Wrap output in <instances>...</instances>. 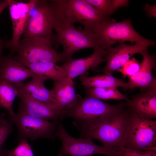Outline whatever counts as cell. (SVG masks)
<instances>
[{
	"label": "cell",
	"mask_w": 156,
	"mask_h": 156,
	"mask_svg": "<svg viewBox=\"0 0 156 156\" xmlns=\"http://www.w3.org/2000/svg\"><path fill=\"white\" fill-rule=\"evenodd\" d=\"M47 79L45 77L37 75L17 89L37 100L59 109L51 90L47 89L44 85V81Z\"/></svg>",
	"instance_id": "19"
},
{
	"label": "cell",
	"mask_w": 156,
	"mask_h": 156,
	"mask_svg": "<svg viewBox=\"0 0 156 156\" xmlns=\"http://www.w3.org/2000/svg\"><path fill=\"white\" fill-rule=\"evenodd\" d=\"M3 46V45L2 41L0 39V64L3 57L2 56V53Z\"/></svg>",
	"instance_id": "32"
},
{
	"label": "cell",
	"mask_w": 156,
	"mask_h": 156,
	"mask_svg": "<svg viewBox=\"0 0 156 156\" xmlns=\"http://www.w3.org/2000/svg\"><path fill=\"white\" fill-rule=\"evenodd\" d=\"M62 22L56 0H37L23 34V38H42L49 40L52 43L53 30L58 29Z\"/></svg>",
	"instance_id": "3"
},
{
	"label": "cell",
	"mask_w": 156,
	"mask_h": 156,
	"mask_svg": "<svg viewBox=\"0 0 156 156\" xmlns=\"http://www.w3.org/2000/svg\"><path fill=\"white\" fill-rule=\"evenodd\" d=\"M26 67L38 75L56 81L68 77L64 69L56 63L52 62L26 63L23 64Z\"/></svg>",
	"instance_id": "21"
},
{
	"label": "cell",
	"mask_w": 156,
	"mask_h": 156,
	"mask_svg": "<svg viewBox=\"0 0 156 156\" xmlns=\"http://www.w3.org/2000/svg\"><path fill=\"white\" fill-rule=\"evenodd\" d=\"M129 1L127 0H111L110 13L111 15L118 8L122 7H127Z\"/></svg>",
	"instance_id": "29"
},
{
	"label": "cell",
	"mask_w": 156,
	"mask_h": 156,
	"mask_svg": "<svg viewBox=\"0 0 156 156\" xmlns=\"http://www.w3.org/2000/svg\"><path fill=\"white\" fill-rule=\"evenodd\" d=\"M4 114L3 113H0V120L4 118Z\"/></svg>",
	"instance_id": "34"
},
{
	"label": "cell",
	"mask_w": 156,
	"mask_h": 156,
	"mask_svg": "<svg viewBox=\"0 0 156 156\" xmlns=\"http://www.w3.org/2000/svg\"><path fill=\"white\" fill-rule=\"evenodd\" d=\"M118 156H156V150L134 151L123 148L118 154Z\"/></svg>",
	"instance_id": "28"
},
{
	"label": "cell",
	"mask_w": 156,
	"mask_h": 156,
	"mask_svg": "<svg viewBox=\"0 0 156 156\" xmlns=\"http://www.w3.org/2000/svg\"><path fill=\"white\" fill-rule=\"evenodd\" d=\"M12 123L9 118L0 120V148L12 131Z\"/></svg>",
	"instance_id": "27"
},
{
	"label": "cell",
	"mask_w": 156,
	"mask_h": 156,
	"mask_svg": "<svg viewBox=\"0 0 156 156\" xmlns=\"http://www.w3.org/2000/svg\"><path fill=\"white\" fill-rule=\"evenodd\" d=\"M9 119L17 127L18 139L29 138L32 140L42 138L53 139L60 122H49L31 115L20 105L18 112L9 116Z\"/></svg>",
	"instance_id": "9"
},
{
	"label": "cell",
	"mask_w": 156,
	"mask_h": 156,
	"mask_svg": "<svg viewBox=\"0 0 156 156\" xmlns=\"http://www.w3.org/2000/svg\"><path fill=\"white\" fill-rule=\"evenodd\" d=\"M79 80L85 88H109L121 87L125 91L127 90V83L123 79L112 75H98L89 77L85 74L81 75Z\"/></svg>",
	"instance_id": "20"
},
{
	"label": "cell",
	"mask_w": 156,
	"mask_h": 156,
	"mask_svg": "<svg viewBox=\"0 0 156 156\" xmlns=\"http://www.w3.org/2000/svg\"><path fill=\"white\" fill-rule=\"evenodd\" d=\"M88 30L93 32L107 49L117 42L129 41L139 44H151L155 42L141 36L133 28L130 19L117 22L111 18L97 24Z\"/></svg>",
	"instance_id": "4"
},
{
	"label": "cell",
	"mask_w": 156,
	"mask_h": 156,
	"mask_svg": "<svg viewBox=\"0 0 156 156\" xmlns=\"http://www.w3.org/2000/svg\"><path fill=\"white\" fill-rule=\"evenodd\" d=\"M86 96L101 100L114 99L127 101L129 98L116 88H85Z\"/></svg>",
	"instance_id": "23"
},
{
	"label": "cell",
	"mask_w": 156,
	"mask_h": 156,
	"mask_svg": "<svg viewBox=\"0 0 156 156\" xmlns=\"http://www.w3.org/2000/svg\"><path fill=\"white\" fill-rule=\"evenodd\" d=\"M123 148L134 151L156 150V120L144 119L131 110Z\"/></svg>",
	"instance_id": "6"
},
{
	"label": "cell",
	"mask_w": 156,
	"mask_h": 156,
	"mask_svg": "<svg viewBox=\"0 0 156 156\" xmlns=\"http://www.w3.org/2000/svg\"><path fill=\"white\" fill-rule=\"evenodd\" d=\"M53 44H60L63 47L60 52L62 62L72 57L77 51L85 48L102 47L105 49L101 42L91 31L76 28L74 25H64L55 30Z\"/></svg>",
	"instance_id": "5"
},
{
	"label": "cell",
	"mask_w": 156,
	"mask_h": 156,
	"mask_svg": "<svg viewBox=\"0 0 156 156\" xmlns=\"http://www.w3.org/2000/svg\"><path fill=\"white\" fill-rule=\"evenodd\" d=\"M140 64L134 57L129 59L118 70L125 77L129 78L135 74L139 70Z\"/></svg>",
	"instance_id": "25"
},
{
	"label": "cell",
	"mask_w": 156,
	"mask_h": 156,
	"mask_svg": "<svg viewBox=\"0 0 156 156\" xmlns=\"http://www.w3.org/2000/svg\"><path fill=\"white\" fill-rule=\"evenodd\" d=\"M19 140L18 144L13 151L6 150L7 156H34L26 139L21 138Z\"/></svg>",
	"instance_id": "24"
},
{
	"label": "cell",
	"mask_w": 156,
	"mask_h": 156,
	"mask_svg": "<svg viewBox=\"0 0 156 156\" xmlns=\"http://www.w3.org/2000/svg\"><path fill=\"white\" fill-rule=\"evenodd\" d=\"M131 110L125 105L96 128L80 132V137L99 140L106 148L118 153L123 148L128 129Z\"/></svg>",
	"instance_id": "1"
},
{
	"label": "cell",
	"mask_w": 156,
	"mask_h": 156,
	"mask_svg": "<svg viewBox=\"0 0 156 156\" xmlns=\"http://www.w3.org/2000/svg\"><path fill=\"white\" fill-rule=\"evenodd\" d=\"M17 92V89L14 85L0 79V106L6 109L9 116L15 113L13 105Z\"/></svg>",
	"instance_id": "22"
},
{
	"label": "cell",
	"mask_w": 156,
	"mask_h": 156,
	"mask_svg": "<svg viewBox=\"0 0 156 156\" xmlns=\"http://www.w3.org/2000/svg\"><path fill=\"white\" fill-rule=\"evenodd\" d=\"M125 105L142 118L151 120L156 118V81L125 102Z\"/></svg>",
	"instance_id": "13"
},
{
	"label": "cell",
	"mask_w": 156,
	"mask_h": 156,
	"mask_svg": "<svg viewBox=\"0 0 156 156\" xmlns=\"http://www.w3.org/2000/svg\"><path fill=\"white\" fill-rule=\"evenodd\" d=\"M116 156H118V155H116Z\"/></svg>",
	"instance_id": "35"
},
{
	"label": "cell",
	"mask_w": 156,
	"mask_h": 156,
	"mask_svg": "<svg viewBox=\"0 0 156 156\" xmlns=\"http://www.w3.org/2000/svg\"><path fill=\"white\" fill-rule=\"evenodd\" d=\"M37 0H30L26 3L14 0H8L13 28L12 39L6 42L5 47L8 49L13 55L16 51L27 27L32 12Z\"/></svg>",
	"instance_id": "11"
},
{
	"label": "cell",
	"mask_w": 156,
	"mask_h": 156,
	"mask_svg": "<svg viewBox=\"0 0 156 156\" xmlns=\"http://www.w3.org/2000/svg\"><path fill=\"white\" fill-rule=\"evenodd\" d=\"M8 7V0H4L0 2V15L3 10Z\"/></svg>",
	"instance_id": "31"
},
{
	"label": "cell",
	"mask_w": 156,
	"mask_h": 156,
	"mask_svg": "<svg viewBox=\"0 0 156 156\" xmlns=\"http://www.w3.org/2000/svg\"><path fill=\"white\" fill-rule=\"evenodd\" d=\"M54 137L58 138L62 143L61 150L56 156H92L94 154L116 156L118 153L96 144L90 138L72 137L60 122L58 123Z\"/></svg>",
	"instance_id": "10"
},
{
	"label": "cell",
	"mask_w": 156,
	"mask_h": 156,
	"mask_svg": "<svg viewBox=\"0 0 156 156\" xmlns=\"http://www.w3.org/2000/svg\"><path fill=\"white\" fill-rule=\"evenodd\" d=\"M107 49L102 47L94 49L93 53L85 58L67 59L60 66L65 72L68 78L73 80L75 77L85 74L90 69H95L103 62L108 60Z\"/></svg>",
	"instance_id": "14"
},
{
	"label": "cell",
	"mask_w": 156,
	"mask_h": 156,
	"mask_svg": "<svg viewBox=\"0 0 156 156\" xmlns=\"http://www.w3.org/2000/svg\"><path fill=\"white\" fill-rule=\"evenodd\" d=\"M59 7L64 24L80 23L88 30L109 18L85 0H56Z\"/></svg>",
	"instance_id": "8"
},
{
	"label": "cell",
	"mask_w": 156,
	"mask_h": 156,
	"mask_svg": "<svg viewBox=\"0 0 156 156\" xmlns=\"http://www.w3.org/2000/svg\"><path fill=\"white\" fill-rule=\"evenodd\" d=\"M153 46L151 44L135 43L128 45L124 42L114 47L107 49L108 51V60L105 66L101 69H94L92 70L98 73L103 72L106 75H112V73L121 68L134 55H142L148 47Z\"/></svg>",
	"instance_id": "12"
},
{
	"label": "cell",
	"mask_w": 156,
	"mask_h": 156,
	"mask_svg": "<svg viewBox=\"0 0 156 156\" xmlns=\"http://www.w3.org/2000/svg\"><path fill=\"white\" fill-rule=\"evenodd\" d=\"M17 96L23 110L31 115L44 120L60 121L65 117L64 113L57 107L37 100L17 89Z\"/></svg>",
	"instance_id": "15"
},
{
	"label": "cell",
	"mask_w": 156,
	"mask_h": 156,
	"mask_svg": "<svg viewBox=\"0 0 156 156\" xmlns=\"http://www.w3.org/2000/svg\"><path fill=\"white\" fill-rule=\"evenodd\" d=\"M144 10L146 12L147 16L149 17H156V4L151 5L148 4H145L144 7Z\"/></svg>",
	"instance_id": "30"
},
{
	"label": "cell",
	"mask_w": 156,
	"mask_h": 156,
	"mask_svg": "<svg viewBox=\"0 0 156 156\" xmlns=\"http://www.w3.org/2000/svg\"><path fill=\"white\" fill-rule=\"evenodd\" d=\"M6 152V150L0 148V156H7Z\"/></svg>",
	"instance_id": "33"
},
{
	"label": "cell",
	"mask_w": 156,
	"mask_h": 156,
	"mask_svg": "<svg viewBox=\"0 0 156 156\" xmlns=\"http://www.w3.org/2000/svg\"><path fill=\"white\" fill-rule=\"evenodd\" d=\"M142 60L140 64L138 71L129 78L127 83V90H132L136 88L142 91L150 86L156 81L153 77L152 71L156 67V56L150 55L148 50L142 55Z\"/></svg>",
	"instance_id": "18"
},
{
	"label": "cell",
	"mask_w": 156,
	"mask_h": 156,
	"mask_svg": "<svg viewBox=\"0 0 156 156\" xmlns=\"http://www.w3.org/2000/svg\"><path fill=\"white\" fill-rule=\"evenodd\" d=\"M124 102L112 105L86 96L65 114L73 118V124L80 132L94 129L107 121L124 105Z\"/></svg>",
	"instance_id": "2"
},
{
	"label": "cell",
	"mask_w": 156,
	"mask_h": 156,
	"mask_svg": "<svg viewBox=\"0 0 156 156\" xmlns=\"http://www.w3.org/2000/svg\"><path fill=\"white\" fill-rule=\"evenodd\" d=\"M10 53L3 56L0 64V79L14 85L17 89L26 79L37 75L13 58Z\"/></svg>",
	"instance_id": "16"
},
{
	"label": "cell",
	"mask_w": 156,
	"mask_h": 156,
	"mask_svg": "<svg viewBox=\"0 0 156 156\" xmlns=\"http://www.w3.org/2000/svg\"><path fill=\"white\" fill-rule=\"evenodd\" d=\"M49 40L34 37L23 39L16 50L17 55L13 58L18 62L32 63L62 62L60 53L58 52Z\"/></svg>",
	"instance_id": "7"
},
{
	"label": "cell",
	"mask_w": 156,
	"mask_h": 156,
	"mask_svg": "<svg viewBox=\"0 0 156 156\" xmlns=\"http://www.w3.org/2000/svg\"><path fill=\"white\" fill-rule=\"evenodd\" d=\"M59 109L65 115L78 103L82 99L81 96L76 94L74 82L68 77L53 83L51 90Z\"/></svg>",
	"instance_id": "17"
},
{
	"label": "cell",
	"mask_w": 156,
	"mask_h": 156,
	"mask_svg": "<svg viewBox=\"0 0 156 156\" xmlns=\"http://www.w3.org/2000/svg\"><path fill=\"white\" fill-rule=\"evenodd\" d=\"M103 15L109 17L110 0H85Z\"/></svg>",
	"instance_id": "26"
}]
</instances>
